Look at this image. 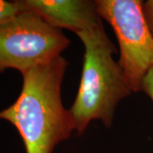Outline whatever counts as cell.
Wrapping results in <instances>:
<instances>
[{"mask_svg":"<svg viewBox=\"0 0 153 153\" xmlns=\"http://www.w3.org/2000/svg\"><path fill=\"white\" fill-rule=\"evenodd\" d=\"M68 63L61 55L48 64L22 73L20 95L0 119L16 128L27 153H52L75 130L70 110L61 100V84Z\"/></svg>","mask_w":153,"mask_h":153,"instance_id":"cell-1","label":"cell"},{"mask_svg":"<svg viewBox=\"0 0 153 153\" xmlns=\"http://www.w3.org/2000/svg\"><path fill=\"white\" fill-rule=\"evenodd\" d=\"M76 35L84 46V58L70 111L75 130L81 134L93 120H100L110 128L118 103L133 92L119 63L113 59L117 49L103 25Z\"/></svg>","mask_w":153,"mask_h":153,"instance_id":"cell-2","label":"cell"},{"mask_svg":"<svg viewBox=\"0 0 153 153\" xmlns=\"http://www.w3.org/2000/svg\"><path fill=\"white\" fill-rule=\"evenodd\" d=\"M71 42L33 11L24 10L0 22V73H22L60 56Z\"/></svg>","mask_w":153,"mask_h":153,"instance_id":"cell-3","label":"cell"},{"mask_svg":"<svg viewBox=\"0 0 153 153\" xmlns=\"http://www.w3.org/2000/svg\"><path fill=\"white\" fill-rule=\"evenodd\" d=\"M141 0H96L101 19L109 23L117 38L118 60L133 93L141 91L144 77L153 67V33L143 12Z\"/></svg>","mask_w":153,"mask_h":153,"instance_id":"cell-4","label":"cell"},{"mask_svg":"<svg viewBox=\"0 0 153 153\" xmlns=\"http://www.w3.org/2000/svg\"><path fill=\"white\" fill-rule=\"evenodd\" d=\"M25 10L33 11L53 27L65 28L77 34L102 25L95 1L22 0Z\"/></svg>","mask_w":153,"mask_h":153,"instance_id":"cell-5","label":"cell"},{"mask_svg":"<svg viewBox=\"0 0 153 153\" xmlns=\"http://www.w3.org/2000/svg\"><path fill=\"white\" fill-rule=\"evenodd\" d=\"M24 10L25 9L20 1L8 2L0 0V22Z\"/></svg>","mask_w":153,"mask_h":153,"instance_id":"cell-6","label":"cell"},{"mask_svg":"<svg viewBox=\"0 0 153 153\" xmlns=\"http://www.w3.org/2000/svg\"><path fill=\"white\" fill-rule=\"evenodd\" d=\"M141 91L151 99L153 103V67L150 69L147 74L144 77L141 86Z\"/></svg>","mask_w":153,"mask_h":153,"instance_id":"cell-7","label":"cell"},{"mask_svg":"<svg viewBox=\"0 0 153 153\" xmlns=\"http://www.w3.org/2000/svg\"><path fill=\"white\" fill-rule=\"evenodd\" d=\"M143 12L148 26L153 33V0L143 2Z\"/></svg>","mask_w":153,"mask_h":153,"instance_id":"cell-8","label":"cell"}]
</instances>
